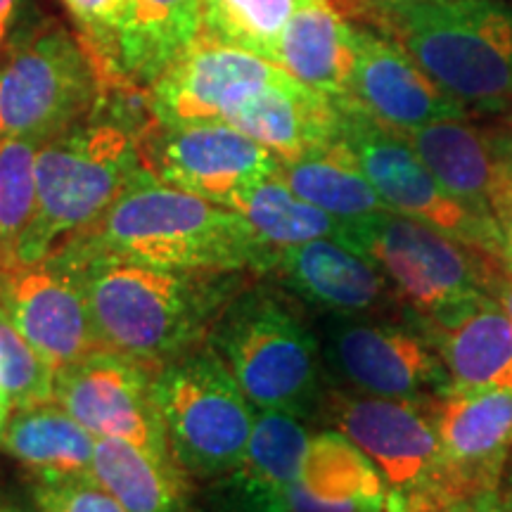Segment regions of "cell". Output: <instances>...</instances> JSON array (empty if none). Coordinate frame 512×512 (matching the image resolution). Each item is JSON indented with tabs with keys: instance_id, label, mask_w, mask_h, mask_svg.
I'll return each instance as SVG.
<instances>
[{
	"instance_id": "cell-31",
	"label": "cell",
	"mask_w": 512,
	"mask_h": 512,
	"mask_svg": "<svg viewBox=\"0 0 512 512\" xmlns=\"http://www.w3.org/2000/svg\"><path fill=\"white\" fill-rule=\"evenodd\" d=\"M55 370L15 328L0 306V392L8 396L12 411L55 401Z\"/></svg>"
},
{
	"instance_id": "cell-24",
	"label": "cell",
	"mask_w": 512,
	"mask_h": 512,
	"mask_svg": "<svg viewBox=\"0 0 512 512\" xmlns=\"http://www.w3.org/2000/svg\"><path fill=\"white\" fill-rule=\"evenodd\" d=\"M91 472L128 512L190 508V475L176 456L145 451L119 439H98Z\"/></svg>"
},
{
	"instance_id": "cell-15",
	"label": "cell",
	"mask_w": 512,
	"mask_h": 512,
	"mask_svg": "<svg viewBox=\"0 0 512 512\" xmlns=\"http://www.w3.org/2000/svg\"><path fill=\"white\" fill-rule=\"evenodd\" d=\"M332 368L361 394L432 401L451 389L425 332L384 320H339L328 339Z\"/></svg>"
},
{
	"instance_id": "cell-27",
	"label": "cell",
	"mask_w": 512,
	"mask_h": 512,
	"mask_svg": "<svg viewBox=\"0 0 512 512\" xmlns=\"http://www.w3.org/2000/svg\"><path fill=\"white\" fill-rule=\"evenodd\" d=\"M299 482L325 503L356 512H387L389 484L380 467L339 430L313 434Z\"/></svg>"
},
{
	"instance_id": "cell-32",
	"label": "cell",
	"mask_w": 512,
	"mask_h": 512,
	"mask_svg": "<svg viewBox=\"0 0 512 512\" xmlns=\"http://www.w3.org/2000/svg\"><path fill=\"white\" fill-rule=\"evenodd\" d=\"M31 496L38 512H128L93 472L34 479Z\"/></svg>"
},
{
	"instance_id": "cell-39",
	"label": "cell",
	"mask_w": 512,
	"mask_h": 512,
	"mask_svg": "<svg viewBox=\"0 0 512 512\" xmlns=\"http://www.w3.org/2000/svg\"><path fill=\"white\" fill-rule=\"evenodd\" d=\"M505 124H508V133H505L503 140H505V145L512 150V107L508 110V119H505Z\"/></svg>"
},
{
	"instance_id": "cell-33",
	"label": "cell",
	"mask_w": 512,
	"mask_h": 512,
	"mask_svg": "<svg viewBox=\"0 0 512 512\" xmlns=\"http://www.w3.org/2000/svg\"><path fill=\"white\" fill-rule=\"evenodd\" d=\"M86 29V38H91V46L100 60L105 62L107 50H110L114 36L124 22L131 0H64Z\"/></svg>"
},
{
	"instance_id": "cell-37",
	"label": "cell",
	"mask_w": 512,
	"mask_h": 512,
	"mask_svg": "<svg viewBox=\"0 0 512 512\" xmlns=\"http://www.w3.org/2000/svg\"><path fill=\"white\" fill-rule=\"evenodd\" d=\"M496 221H498V226H501V230H503L505 242H508V249H512V185H510L508 197H505L503 204H501V209H498Z\"/></svg>"
},
{
	"instance_id": "cell-36",
	"label": "cell",
	"mask_w": 512,
	"mask_h": 512,
	"mask_svg": "<svg viewBox=\"0 0 512 512\" xmlns=\"http://www.w3.org/2000/svg\"><path fill=\"white\" fill-rule=\"evenodd\" d=\"M17 0H0V50H3L5 41H8L12 19H15Z\"/></svg>"
},
{
	"instance_id": "cell-4",
	"label": "cell",
	"mask_w": 512,
	"mask_h": 512,
	"mask_svg": "<svg viewBox=\"0 0 512 512\" xmlns=\"http://www.w3.org/2000/svg\"><path fill=\"white\" fill-rule=\"evenodd\" d=\"M147 174L138 131L86 119L43 140L36 157V216L19 245V264H36L93 228Z\"/></svg>"
},
{
	"instance_id": "cell-12",
	"label": "cell",
	"mask_w": 512,
	"mask_h": 512,
	"mask_svg": "<svg viewBox=\"0 0 512 512\" xmlns=\"http://www.w3.org/2000/svg\"><path fill=\"white\" fill-rule=\"evenodd\" d=\"M155 366L100 349L55 380V403L98 439L174 456L155 401Z\"/></svg>"
},
{
	"instance_id": "cell-28",
	"label": "cell",
	"mask_w": 512,
	"mask_h": 512,
	"mask_svg": "<svg viewBox=\"0 0 512 512\" xmlns=\"http://www.w3.org/2000/svg\"><path fill=\"white\" fill-rule=\"evenodd\" d=\"M240 214L271 252L320 238H337L342 221L302 200L278 178V171L254 185L240 204Z\"/></svg>"
},
{
	"instance_id": "cell-7",
	"label": "cell",
	"mask_w": 512,
	"mask_h": 512,
	"mask_svg": "<svg viewBox=\"0 0 512 512\" xmlns=\"http://www.w3.org/2000/svg\"><path fill=\"white\" fill-rule=\"evenodd\" d=\"M110 88L112 76L88 38L43 24L0 64V138L48 140L91 119Z\"/></svg>"
},
{
	"instance_id": "cell-26",
	"label": "cell",
	"mask_w": 512,
	"mask_h": 512,
	"mask_svg": "<svg viewBox=\"0 0 512 512\" xmlns=\"http://www.w3.org/2000/svg\"><path fill=\"white\" fill-rule=\"evenodd\" d=\"M278 178L294 195L316 204L339 221L361 219L389 209L342 138L304 157L280 159Z\"/></svg>"
},
{
	"instance_id": "cell-9",
	"label": "cell",
	"mask_w": 512,
	"mask_h": 512,
	"mask_svg": "<svg viewBox=\"0 0 512 512\" xmlns=\"http://www.w3.org/2000/svg\"><path fill=\"white\" fill-rule=\"evenodd\" d=\"M337 107L339 138L351 147L363 174L389 209L505 259L508 242L498 221L477 214L446 192L406 136L380 124L349 98L337 100Z\"/></svg>"
},
{
	"instance_id": "cell-5",
	"label": "cell",
	"mask_w": 512,
	"mask_h": 512,
	"mask_svg": "<svg viewBox=\"0 0 512 512\" xmlns=\"http://www.w3.org/2000/svg\"><path fill=\"white\" fill-rule=\"evenodd\" d=\"M209 342L256 411L304 418L318 406V342L302 316L275 292L252 287L233 294Z\"/></svg>"
},
{
	"instance_id": "cell-19",
	"label": "cell",
	"mask_w": 512,
	"mask_h": 512,
	"mask_svg": "<svg viewBox=\"0 0 512 512\" xmlns=\"http://www.w3.org/2000/svg\"><path fill=\"white\" fill-rule=\"evenodd\" d=\"M465 119L434 121L406 138L446 192L496 221L512 185V150L503 136L494 138Z\"/></svg>"
},
{
	"instance_id": "cell-41",
	"label": "cell",
	"mask_w": 512,
	"mask_h": 512,
	"mask_svg": "<svg viewBox=\"0 0 512 512\" xmlns=\"http://www.w3.org/2000/svg\"><path fill=\"white\" fill-rule=\"evenodd\" d=\"M505 505H508L510 512H512V475H510V489H508V496H505Z\"/></svg>"
},
{
	"instance_id": "cell-30",
	"label": "cell",
	"mask_w": 512,
	"mask_h": 512,
	"mask_svg": "<svg viewBox=\"0 0 512 512\" xmlns=\"http://www.w3.org/2000/svg\"><path fill=\"white\" fill-rule=\"evenodd\" d=\"M41 138H0V271L15 266L36 216V157Z\"/></svg>"
},
{
	"instance_id": "cell-40",
	"label": "cell",
	"mask_w": 512,
	"mask_h": 512,
	"mask_svg": "<svg viewBox=\"0 0 512 512\" xmlns=\"http://www.w3.org/2000/svg\"><path fill=\"white\" fill-rule=\"evenodd\" d=\"M0 512H24L19 505L15 503H8V501H0Z\"/></svg>"
},
{
	"instance_id": "cell-20",
	"label": "cell",
	"mask_w": 512,
	"mask_h": 512,
	"mask_svg": "<svg viewBox=\"0 0 512 512\" xmlns=\"http://www.w3.org/2000/svg\"><path fill=\"white\" fill-rule=\"evenodd\" d=\"M422 325L451 389H512V320L494 294H477Z\"/></svg>"
},
{
	"instance_id": "cell-17",
	"label": "cell",
	"mask_w": 512,
	"mask_h": 512,
	"mask_svg": "<svg viewBox=\"0 0 512 512\" xmlns=\"http://www.w3.org/2000/svg\"><path fill=\"white\" fill-rule=\"evenodd\" d=\"M356 64L349 100L392 131L406 133L444 119H465L467 110L432 79L392 36L354 27Z\"/></svg>"
},
{
	"instance_id": "cell-25",
	"label": "cell",
	"mask_w": 512,
	"mask_h": 512,
	"mask_svg": "<svg viewBox=\"0 0 512 512\" xmlns=\"http://www.w3.org/2000/svg\"><path fill=\"white\" fill-rule=\"evenodd\" d=\"M95 441V434L53 401L15 411L0 448L27 467L31 479H41L91 472Z\"/></svg>"
},
{
	"instance_id": "cell-21",
	"label": "cell",
	"mask_w": 512,
	"mask_h": 512,
	"mask_svg": "<svg viewBox=\"0 0 512 512\" xmlns=\"http://www.w3.org/2000/svg\"><path fill=\"white\" fill-rule=\"evenodd\" d=\"M202 31V0H131L105 55L119 88H150L195 46Z\"/></svg>"
},
{
	"instance_id": "cell-10",
	"label": "cell",
	"mask_w": 512,
	"mask_h": 512,
	"mask_svg": "<svg viewBox=\"0 0 512 512\" xmlns=\"http://www.w3.org/2000/svg\"><path fill=\"white\" fill-rule=\"evenodd\" d=\"M439 456L403 512H446L498 489L512 451V389L460 392L434 401Z\"/></svg>"
},
{
	"instance_id": "cell-38",
	"label": "cell",
	"mask_w": 512,
	"mask_h": 512,
	"mask_svg": "<svg viewBox=\"0 0 512 512\" xmlns=\"http://www.w3.org/2000/svg\"><path fill=\"white\" fill-rule=\"evenodd\" d=\"M10 411H12V403L8 401V396H5L3 392H0V444H3L5 430H8Z\"/></svg>"
},
{
	"instance_id": "cell-3",
	"label": "cell",
	"mask_w": 512,
	"mask_h": 512,
	"mask_svg": "<svg viewBox=\"0 0 512 512\" xmlns=\"http://www.w3.org/2000/svg\"><path fill=\"white\" fill-rule=\"evenodd\" d=\"M377 24L465 110L512 107V0H366Z\"/></svg>"
},
{
	"instance_id": "cell-34",
	"label": "cell",
	"mask_w": 512,
	"mask_h": 512,
	"mask_svg": "<svg viewBox=\"0 0 512 512\" xmlns=\"http://www.w3.org/2000/svg\"><path fill=\"white\" fill-rule=\"evenodd\" d=\"M446 512H510V508L505 505V501L498 498L496 491H489V494L475 496L470 498V501L453 505V508H448Z\"/></svg>"
},
{
	"instance_id": "cell-18",
	"label": "cell",
	"mask_w": 512,
	"mask_h": 512,
	"mask_svg": "<svg viewBox=\"0 0 512 512\" xmlns=\"http://www.w3.org/2000/svg\"><path fill=\"white\" fill-rule=\"evenodd\" d=\"M271 271L299 299L344 318L373 316L399 304L387 275L337 238L287 247L275 254Z\"/></svg>"
},
{
	"instance_id": "cell-22",
	"label": "cell",
	"mask_w": 512,
	"mask_h": 512,
	"mask_svg": "<svg viewBox=\"0 0 512 512\" xmlns=\"http://www.w3.org/2000/svg\"><path fill=\"white\" fill-rule=\"evenodd\" d=\"M223 121L268 147L278 159L304 157L339 138L337 100L290 74L249 95Z\"/></svg>"
},
{
	"instance_id": "cell-14",
	"label": "cell",
	"mask_w": 512,
	"mask_h": 512,
	"mask_svg": "<svg viewBox=\"0 0 512 512\" xmlns=\"http://www.w3.org/2000/svg\"><path fill=\"white\" fill-rule=\"evenodd\" d=\"M0 306L55 375L102 349L79 278L60 256L0 271Z\"/></svg>"
},
{
	"instance_id": "cell-6",
	"label": "cell",
	"mask_w": 512,
	"mask_h": 512,
	"mask_svg": "<svg viewBox=\"0 0 512 512\" xmlns=\"http://www.w3.org/2000/svg\"><path fill=\"white\" fill-rule=\"evenodd\" d=\"M337 240L373 261L392 283L399 304L422 320L477 294H494L505 264L392 209L342 221Z\"/></svg>"
},
{
	"instance_id": "cell-35",
	"label": "cell",
	"mask_w": 512,
	"mask_h": 512,
	"mask_svg": "<svg viewBox=\"0 0 512 512\" xmlns=\"http://www.w3.org/2000/svg\"><path fill=\"white\" fill-rule=\"evenodd\" d=\"M494 297L501 302L505 313H508L512 320V249H508V254H505V264L501 278H498V283L494 287Z\"/></svg>"
},
{
	"instance_id": "cell-1",
	"label": "cell",
	"mask_w": 512,
	"mask_h": 512,
	"mask_svg": "<svg viewBox=\"0 0 512 512\" xmlns=\"http://www.w3.org/2000/svg\"><path fill=\"white\" fill-rule=\"evenodd\" d=\"M50 254L79 278L102 349L155 368L200 347L235 294L230 273L178 271L81 242Z\"/></svg>"
},
{
	"instance_id": "cell-11",
	"label": "cell",
	"mask_w": 512,
	"mask_h": 512,
	"mask_svg": "<svg viewBox=\"0 0 512 512\" xmlns=\"http://www.w3.org/2000/svg\"><path fill=\"white\" fill-rule=\"evenodd\" d=\"M145 169L157 181L228 209H240L249 190L278 171L280 159L226 121L162 124L138 131Z\"/></svg>"
},
{
	"instance_id": "cell-29",
	"label": "cell",
	"mask_w": 512,
	"mask_h": 512,
	"mask_svg": "<svg viewBox=\"0 0 512 512\" xmlns=\"http://www.w3.org/2000/svg\"><path fill=\"white\" fill-rule=\"evenodd\" d=\"M306 0H202L200 38L228 43L273 62L287 24Z\"/></svg>"
},
{
	"instance_id": "cell-8",
	"label": "cell",
	"mask_w": 512,
	"mask_h": 512,
	"mask_svg": "<svg viewBox=\"0 0 512 512\" xmlns=\"http://www.w3.org/2000/svg\"><path fill=\"white\" fill-rule=\"evenodd\" d=\"M152 389L171 451L190 477L221 479L238 467L256 408L214 349H192L164 363Z\"/></svg>"
},
{
	"instance_id": "cell-13",
	"label": "cell",
	"mask_w": 512,
	"mask_h": 512,
	"mask_svg": "<svg viewBox=\"0 0 512 512\" xmlns=\"http://www.w3.org/2000/svg\"><path fill=\"white\" fill-rule=\"evenodd\" d=\"M439 399V396H437ZM332 394L325 401L337 430L380 467L389 484L387 512H403L425 486L439 456L434 401Z\"/></svg>"
},
{
	"instance_id": "cell-2",
	"label": "cell",
	"mask_w": 512,
	"mask_h": 512,
	"mask_svg": "<svg viewBox=\"0 0 512 512\" xmlns=\"http://www.w3.org/2000/svg\"><path fill=\"white\" fill-rule=\"evenodd\" d=\"M72 242L178 271L268 273L275 261L240 211L166 185L150 171Z\"/></svg>"
},
{
	"instance_id": "cell-16",
	"label": "cell",
	"mask_w": 512,
	"mask_h": 512,
	"mask_svg": "<svg viewBox=\"0 0 512 512\" xmlns=\"http://www.w3.org/2000/svg\"><path fill=\"white\" fill-rule=\"evenodd\" d=\"M283 76L285 69L266 57L197 38L195 46L147 88V110L162 124L223 121L249 95Z\"/></svg>"
},
{
	"instance_id": "cell-23",
	"label": "cell",
	"mask_w": 512,
	"mask_h": 512,
	"mask_svg": "<svg viewBox=\"0 0 512 512\" xmlns=\"http://www.w3.org/2000/svg\"><path fill=\"white\" fill-rule=\"evenodd\" d=\"M273 62L332 100H347L356 64L354 27L330 0H306L287 24Z\"/></svg>"
}]
</instances>
